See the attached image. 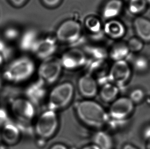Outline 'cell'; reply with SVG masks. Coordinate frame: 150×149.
<instances>
[{"label":"cell","instance_id":"6da1fadb","mask_svg":"<svg viewBox=\"0 0 150 149\" xmlns=\"http://www.w3.org/2000/svg\"><path fill=\"white\" fill-rule=\"evenodd\" d=\"M75 113L84 125L97 130L107 126L110 120L108 111L92 99H84L75 104Z\"/></svg>","mask_w":150,"mask_h":149},{"label":"cell","instance_id":"7a4b0ae2","mask_svg":"<svg viewBox=\"0 0 150 149\" xmlns=\"http://www.w3.org/2000/svg\"><path fill=\"white\" fill-rule=\"evenodd\" d=\"M35 70V65L31 59L28 57H20L6 67L2 77L9 82L20 83L30 79Z\"/></svg>","mask_w":150,"mask_h":149},{"label":"cell","instance_id":"3957f363","mask_svg":"<svg viewBox=\"0 0 150 149\" xmlns=\"http://www.w3.org/2000/svg\"><path fill=\"white\" fill-rule=\"evenodd\" d=\"M75 89L70 82H64L54 86L47 98L48 109L57 112L68 107L73 100Z\"/></svg>","mask_w":150,"mask_h":149},{"label":"cell","instance_id":"277c9868","mask_svg":"<svg viewBox=\"0 0 150 149\" xmlns=\"http://www.w3.org/2000/svg\"><path fill=\"white\" fill-rule=\"evenodd\" d=\"M59 119L56 111L47 109L42 113L35 123L34 131L40 141L50 139L57 133Z\"/></svg>","mask_w":150,"mask_h":149},{"label":"cell","instance_id":"5b68a950","mask_svg":"<svg viewBox=\"0 0 150 149\" xmlns=\"http://www.w3.org/2000/svg\"><path fill=\"white\" fill-rule=\"evenodd\" d=\"M62 70L60 59L54 56L46 59L39 66L38 80L47 86L55 84L60 78Z\"/></svg>","mask_w":150,"mask_h":149},{"label":"cell","instance_id":"8992f818","mask_svg":"<svg viewBox=\"0 0 150 149\" xmlns=\"http://www.w3.org/2000/svg\"><path fill=\"white\" fill-rule=\"evenodd\" d=\"M10 110L18 121L25 124L30 123L36 116L35 106L24 97L14 99L10 104Z\"/></svg>","mask_w":150,"mask_h":149},{"label":"cell","instance_id":"52a82bcc","mask_svg":"<svg viewBox=\"0 0 150 149\" xmlns=\"http://www.w3.org/2000/svg\"><path fill=\"white\" fill-rule=\"evenodd\" d=\"M131 74V68L126 60L115 61L110 68L108 81L122 89L129 81Z\"/></svg>","mask_w":150,"mask_h":149},{"label":"cell","instance_id":"ba28073f","mask_svg":"<svg viewBox=\"0 0 150 149\" xmlns=\"http://www.w3.org/2000/svg\"><path fill=\"white\" fill-rule=\"evenodd\" d=\"M134 105L129 97H118L110 106L108 111L110 119L126 121L134 111Z\"/></svg>","mask_w":150,"mask_h":149},{"label":"cell","instance_id":"9c48e42d","mask_svg":"<svg viewBox=\"0 0 150 149\" xmlns=\"http://www.w3.org/2000/svg\"><path fill=\"white\" fill-rule=\"evenodd\" d=\"M81 28L79 22L72 20H66L59 27L56 32L57 38L61 42L71 45L81 38Z\"/></svg>","mask_w":150,"mask_h":149},{"label":"cell","instance_id":"30bf717a","mask_svg":"<svg viewBox=\"0 0 150 149\" xmlns=\"http://www.w3.org/2000/svg\"><path fill=\"white\" fill-rule=\"evenodd\" d=\"M60 60L63 68L72 71L86 66L89 60L83 51L73 48L64 53Z\"/></svg>","mask_w":150,"mask_h":149},{"label":"cell","instance_id":"8fae6325","mask_svg":"<svg viewBox=\"0 0 150 149\" xmlns=\"http://www.w3.org/2000/svg\"><path fill=\"white\" fill-rule=\"evenodd\" d=\"M77 86L79 93L85 99H92L98 94L100 88L98 80L89 73L79 77Z\"/></svg>","mask_w":150,"mask_h":149},{"label":"cell","instance_id":"7c38bea8","mask_svg":"<svg viewBox=\"0 0 150 149\" xmlns=\"http://www.w3.org/2000/svg\"><path fill=\"white\" fill-rule=\"evenodd\" d=\"M57 49V42L55 38L48 37L44 39H38L31 52L38 58L44 60L52 56Z\"/></svg>","mask_w":150,"mask_h":149},{"label":"cell","instance_id":"4fadbf2b","mask_svg":"<svg viewBox=\"0 0 150 149\" xmlns=\"http://www.w3.org/2000/svg\"><path fill=\"white\" fill-rule=\"evenodd\" d=\"M47 86V85L38 80L28 87L26 98L36 106L45 100H47L48 95Z\"/></svg>","mask_w":150,"mask_h":149},{"label":"cell","instance_id":"5bb4252c","mask_svg":"<svg viewBox=\"0 0 150 149\" xmlns=\"http://www.w3.org/2000/svg\"><path fill=\"white\" fill-rule=\"evenodd\" d=\"M86 66L88 67L87 73L93 76L98 81L100 80L103 81V83L108 81V74L110 68L105 60H89Z\"/></svg>","mask_w":150,"mask_h":149},{"label":"cell","instance_id":"9a60e30c","mask_svg":"<svg viewBox=\"0 0 150 149\" xmlns=\"http://www.w3.org/2000/svg\"><path fill=\"white\" fill-rule=\"evenodd\" d=\"M1 135L5 143L8 145H13L20 139L21 132L17 125L7 122L2 126Z\"/></svg>","mask_w":150,"mask_h":149},{"label":"cell","instance_id":"2e32d148","mask_svg":"<svg viewBox=\"0 0 150 149\" xmlns=\"http://www.w3.org/2000/svg\"><path fill=\"white\" fill-rule=\"evenodd\" d=\"M120 89L108 81L103 83L99 89L98 94L102 101L107 103H111L118 98Z\"/></svg>","mask_w":150,"mask_h":149},{"label":"cell","instance_id":"e0dca14e","mask_svg":"<svg viewBox=\"0 0 150 149\" xmlns=\"http://www.w3.org/2000/svg\"><path fill=\"white\" fill-rule=\"evenodd\" d=\"M105 34L112 39H117L125 35L126 28L124 24L117 20H111L105 23L103 29Z\"/></svg>","mask_w":150,"mask_h":149},{"label":"cell","instance_id":"ac0fdd59","mask_svg":"<svg viewBox=\"0 0 150 149\" xmlns=\"http://www.w3.org/2000/svg\"><path fill=\"white\" fill-rule=\"evenodd\" d=\"M134 27L138 38L144 41H150V20L143 17H137L134 20Z\"/></svg>","mask_w":150,"mask_h":149},{"label":"cell","instance_id":"d6986e66","mask_svg":"<svg viewBox=\"0 0 150 149\" xmlns=\"http://www.w3.org/2000/svg\"><path fill=\"white\" fill-rule=\"evenodd\" d=\"M38 40L37 31L34 29H29L21 35L19 38L18 46L22 51H31Z\"/></svg>","mask_w":150,"mask_h":149},{"label":"cell","instance_id":"ffe728a7","mask_svg":"<svg viewBox=\"0 0 150 149\" xmlns=\"http://www.w3.org/2000/svg\"><path fill=\"white\" fill-rule=\"evenodd\" d=\"M93 143L100 149H113V139L109 133L102 129L98 130L92 137Z\"/></svg>","mask_w":150,"mask_h":149},{"label":"cell","instance_id":"44dd1931","mask_svg":"<svg viewBox=\"0 0 150 149\" xmlns=\"http://www.w3.org/2000/svg\"><path fill=\"white\" fill-rule=\"evenodd\" d=\"M123 3L121 0H110L105 4L102 14L105 19H111L117 16L121 12Z\"/></svg>","mask_w":150,"mask_h":149},{"label":"cell","instance_id":"7402d4cb","mask_svg":"<svg viewBox=\"0 0 150 149\" xmlns=\"http://www.w3.org/2000/svg\"><path fill=\"white\" fill-rule=\"evenodd\" d=\"M127 44L123 42H117L112 46L109 56L114 61L125 60L130 54Z\"/></svg>","mask_w":150,"mask_h":149},{"label":"cell","instance_id":"603a6c76","mask_svg":"<svg viewBox=\"0 0 150 149\" xmlns=\"http://www.w3.org/2000/svg\"><path fill=\"white\" fill-rule=\"evenodd\" d=\"M83 50L86 54L90 56L94 60H105L109 56V53L103 46L88 45L84 46Z\"/></svg>","mask_w":150,"mask_h":149},{"label":"cell","instance_id":"cb8c5ba5","mask_svg":"<svg viewBox=\"0 0 150 149\" xmlns=\"http://www.w3.org/2000/svg\"><path fill=\"white\" fill-rule=\"evenodd\" d=\"M86 28L91 32V34L98 33L103 30L101 28L100 21L98 18L94 16H89L86 19Z\"/></svg>","mask_w":150,"mask_h":149},{"label":"cell","instance_id":"d4e9b609","mask_svg":"<svg viewBox=\"0 0 150 149\" xmlns=\"http://www.w3.org/2000/svg\"><path fill=\"white\" fill-rule=\"evenodd\" d=\"M146 0H129V10L132 14H139L146 9Z\"/></svg>","mask_w":150,"mask_h":149},{"label":"cell","instance_id":"484cf974","mask_svg":"<svg viewBox=\"0 0 150 149\" xmlns=\"http://www.w3.org/2000/svg\"><path fill=\"white\" fill-rule=\"evenodd\" d=\"M20 32L15 27L10 26L6 28L3 33V38L7 41H14L20 37Z\"/></svg>","mask_w":150,"mask_h":149},{"label":"cell","instance_id":"4316f807","mask_svg":"<svg viewBox=\"0 0 150 149\" xmlns=\"http://www.w3.org/2000/svg\"><path fill=\"white\" fill-rule=\"evenodd\" d=\"M130 52H138L144 48L143 41L136 37L130 38L127 44Z\"/></svg>","mask_w":150,"mask_h":149},{"label":"cell","instance_id":"83f0119b","mask_svg":"<svg viewBox=\"0 0 150 149\" xmlns=\"http://www.w3.org/2000/svg\"><path fill=\"white\" fill-rule=\"evenodd\" d=\"M128 97L134 104H138L144 100L145 98V93L142 89L137 88L132 90Z\"/></svg>","mask_w":150,"mask_h":149},{"label":"cell","instance_id":"f1b7e54d","mask_svg":"<svg viewBox=\"0 0 150 149\" xmlns=\"http://www.w3.org/2000/svg\"><path fill=\"white\" fill-rule=\"evenodd\" d=\"M12 48L8 45L4 38L0 37V53L4 56L5 60H7L8 59L12 56Z\"/></svg>","mask_w":150,"mask_h":149},{"label":"cell","instance_id":"f546056e","mask_svg":"<svg viewBox=\"0 0 150 149\" xmlns=\"http://www.w3.org/2000/svg\"><path fill=\"white\" fill-rule=\"evenodd\" d=\"M148 61L144 57H137L134 61V67L137 71L143 72L148 67Z\"/></svg>","mask_w":150,"mask_h":149},{"label":"cell","instance_id":"4dcf8cb0","mask_svg":"<svg viewBox=\"0 0 150 149\" xmlns=\"http://www.w3.org/2000/svg\"><path fill=\"white\" fill-rule=\"evenodd\" d=\"M8 1L12 6L17 8L22 7L27 1V0H8Z\"/></svg>","mask_w":150,"mask_h":149},{"label":"cell","instance_id":"1f68e13d","mask_svg":"<svg viewBox=\"0 0 150 149\" xmlns=\"http://www.w3.org/2000/svg\"><path fill=\"white\" fill-rule=\"evenodd\" d=\"M43 3L48 7L57 6L61 2V0H42Z\"/></svg>","mask_w":150,"mask_h":149},{"label":"cell","instance_id":"d6a6232c","mask_svg":"<svg viewBox=\"0 0 150 149\" xmlns=\"http://www.w3.org/2000/svg\"><path fill=\"white\" fill-rule=\"evenodd\" d=\"M143 136L146 141L150 139V125L146 127L143 132Z\"/></svg>","mask_w":150,"mask_h":149},{"label":"cell","instance_id":"836d02e7","mask_svg":"<svg viewBox=\"0 0 150 149\" xmlns=\"http://www.w3.org/2000/svg\"><path fill=\"white\" fill-rule=\"evenodd\" d=\"M49 149H69L67 146L63 143H57L53 145Z\"/></svg>","mask_w":150,"mask_h":149},{"label":"cell","instance_id":"e575fe53","mask_svg":"<svg viewBox=\"0 0 150 149\" xmlns=\"http://www.w3.org/2000/svg\"><path fill=\"white\" fill-rule=\"evenodd\" d=\"M122 149H139L138 148L136 147L135 145H132L131 143H126L124 145L122 148Z\"/></svg>","mask_w":150,"mask_h":149},{"label":"cell","instance_id":"d590c367","mask_svg":"<svg viewBox=\"0 0 150 149\" xmlns=\"http://www.w3.org/2000/svg\"><path fill=\"white\" fill-rule=\"evenodd\" d=\"M100 149L98 147L97 145H94L93 143L89 145H86L85 147H83L82 149Z\"/></svg>","mask_w":150,"mask_h":149},{"label":"cell","instance_id":"8d00e7d4","mask_svg":"<svg viewBox=\"0 0 150 149\" xmlns=\"http://www.w3.org/2000/svg\"><path fill=\"white\" fill-rule=\"evenodd\" d=\"M5 61H6V60L4 58V56L0 53V67H2Z\"/></svg>","mask_w":150,"mask_h":149},{"label":"cell","instance_id":"74e56055","mask_svg":"<svg viewBox=\"0 0 150 149\" xmlns=\"http://www.w3.org/2000/svg\"><path fill=\"white\" fill-rule=\"evenodd\" d=\"M146 149H150V139L146 141Z\"/></svg>","mask_w":150,"mask_h":149},{"label":"cell","instance_id":"f35d334b","mask_svg":"<svg viewBox=\"0 0 150 149\" xmlns=\"http://www.w3.org/2000/svg\"><path fill=\"white\" fill-rule=\"evenodd\" d=\"M0 149H7L5 145H0Z\"/></svg>","mask_w":150,"mask_h":149},{"label":"cell","instance_id":"ab89813d","mask_svg":"<svg viewBox=\"0 0 150 149\" xmlns=\"http://www.w3.org/2000/svg\"><path fill=\"white\" fill-rule=\"evenodd\" d=\"M2 86V79H1V77L0 76V89L1 88Z\"/></svg>","mask_w":150,"mask_h":149},{"label":"cell","instance_id":"60d3db41","mask_svg":"<svg viewBox=\"0 0 150 149\" xmlns=\"http://www.w3.org/2000/svg\"><path fill=\"white\" fill-rule=\"evenodd\" d=\"M146 2H147V3H150V0H146Z\"/></svg>","mask_w":150,"mask_h":149}]
</instances>
